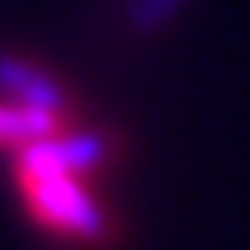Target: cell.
<instances>
[{
  "label": "cell",
  "instance_id": "6da1fadb",
  "mask_svg": "<svg viewBox=\"0 0 250 250\" xmlns=\"http://www.w3.org/2000/svg\"><path fill=\"white\" fill-rule=\"evenodd\" d=\"M102 157L106 140H93V136L64 132L51 140L21 145L17 183H21V195H26L30 212L39 216V225L64 237H77V242H102L110 229V216L85 183V174L102 166Z\"/></svg>",
  "mask_w": 250,
  "mask_h": 250
}]
</instances>
